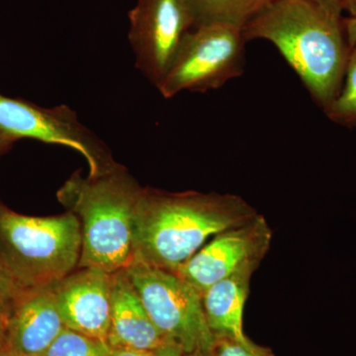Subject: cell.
<instances>
[{
    "instance_id": "obj_21",
    "label": "cell",
    "mask_w": 356,
    "mask_h": 356,
    "mask_svg": "<svg viewBox=\"0 0 356 356\" xmlns=\"http://www.w3.org/2000/svg\"><path fill=\"white\" fill-rule=\"evenodd\" d=\"M344 34L350 48L356 46V17H346L343 19Z\"/></svg>"
},
{
    "instance_id": "obj_6",
    "label": "cell",
    "mask_w": 356,
    "mask_h": 356,
    "mask_svg": "<svg viewBox=\"0 0 356 356\" xmlns=\"http://www.w3.org/2000/svg\"><path fill=\"white\" fill-rule=\"evenodd\" d=\"M149 317L166 339L185 353L209 350L214 336L210 331L202 296L177 274L140 262L125 268Z\"/></svg>"
},
{
    "instance_id": "obj_13",
    "label": "cell",
    "mask_w": 356,
    "mask_h": 356,
    "mask_svg": "<svg viewBox=\"0 0 356 356\" xmlns=\"http://www.w3.org/2000/svg\"><path fill=\"white\" fill-rule=\"evenodd\" d=\"M261 261H248L226 278L208 288L202 295L204 312L214 337L233 339L250 350L270 353L248 339L243 332V315L252 274Z\"/></svg>"
},
{
    "instance_id": "obj_25",
    "label": "cell",
    "mask_w": 356,
    "mask_h": 356,
    "mask_svg": "<svg viewBox=\"0 0 356 356\" xmlns=\"http://www.w3.org/2000/svg\"><path fill=\"white\" fill-rule=\"evenodd\" d=\"M184 356H211V353L209 350L198 348V350L191 351V353H185Z\"/></svg>"
},
{
    "instance_id": "obj_15",
    "label": "cell",
    "mask_w": 356,
    "mask_h": 356,
    "mask_svg": "<svg viewBox=\"0 0 356 356\" xmlns=\"http://www.w3.org/2000/svg\"><path fill=\"white\" fill-rule=\"evenodd\" d=\"M324 112L334 123L356 131V46L350 48L341 90Z\"/></svg>"
},
{
    "instance_id": "obj_10",
    "label": "cell",
    "mask_w": 356,
    "mask_h": 356,
    "mask_svg": "<svg viewBox=\"0 0 356 356\" xmlns=\"http://www.w3.org/2000/svg\"><path fill=\"white\" fill-rule=\"evenodd\" d=\"M65 327L107 343L111 318V274L77 268L55 284Z\"/></svg>"
},
{
    "instance_id": "obj_12",
    "label": "cell",
    "mask_w": 356,
    "mask_h": 356,
    "mask_svg": "<svg viewBox=\"0 0 356 356\" xmlns=\"http://www.w3.org/2000/svg\"><path fill=\"white\" fill-rule=\"evenodd\" d=\"M168 341L149 317L125 269L111 273L109 348L154 351Z\"/></svg>"
},
{
    "instance_id": "obj_7",
    "label": "cell",
    "mask_w": 356,
    "mask_h": 356,
    "mask_svg": "<svg viewBox=\"0 0 356 356\" xmlns=\"http://www.w3.org/2000/svg\"><path fill=\"white\" fill-rule=\"evenodd\" d=\"M0 135L10 142L31 138L72 147L88 161L90 177L120 168L112 163L95 134L79 122L76 112L65 105L42 108L0 95Z\"/></svg>"
},
{
    "instance_id": "obj_19",
    "label": "cell",
    "mask_w": 356,
    "mask_h": 356,
    "mask_svg": "<svg viewBox=\"0 0 356 356\" xmlns=\"http://www.w3.org/2000/svg\"><path fill=\"white\" fill-rule=\"evenodd\" d=\"M312 3L321 7L325 13L331 14L337 18H343V4L341 0H308Z\"/></svg>"
},
{
    "instance_id": "obj_1",
    "label": "cell",
    "mask_w": 356,
    "mask_h": 356,
    "mask_svg": "<svg viewBox=\"0 0 356 356\" xmlns=\"http://www.w3.org/2000/svg\"><path fill=\"white\" fill-rule=\"evenodd\" d=\"M257 214L235 194L143 188L133 219L132 262L175 273L210 238Z\"/></svg>"
},
{
    "instance_id": "obj_16",
    "label": "cell",
    "mask_w": 356,
    "mask_h": 356,
    "mask_svg": "<svg viewBox=\"0 0 356 356\" xmlns=\"http://www.w3.org/2000/svg\"><path fill=\"white\" fill-rule=\"evenodd\" d=\"M108 350V344L65 327L44 356H105Z\"/></svg>"
},
{
    "instance_id": "obj_9",
    "label": "cell",
    "mask_w": 356,
    "mask_h": 356,
    "mask_svg": "<svg viewBox=\"0 0 356 356\" xmlns=\"http://www.w3.org/2000/svg\"><path fill=\"white\" fill-rule=\"evenodd\" d=\"M273 231L261 214L241 226L213 236L175 273L202 296L203 293L252 261H261L270 248Z\"/></svg>"
},
{
    "instance_id": "obj_27",
    "label": "cell",
    "mask_w": 356,
    "mask_h": 356,
    "mask_svg": "<svg viewBox=\"0 0 356 356\" xmlns=\"http://www.w3.org/2000/svg\"><path fill=\"white\" fill-rule=\"evenodd\" d=\"M9 142H10V140H6V138H3L0 135V149H1L2 147L6 146L7 143Z\"/></svg>"
},
{
    "instance_id": "obj_24",
    "label": "cell",
    "mask_w": 356,
    "mask_h": 356,
    "mask_svg": "<svg viewBox=\"0 0 356 356\" xmlns=\"http://www.w3.org/2000/svg\"><path fill=\"white\" fill-rule=\"evenodd\" d=\"M343 10L348 13V17H356V0H341Z\"/></svg>"
},
{
    "instance_id": "obj_11",
    "label": "cell",
    "mask_w": 356,
    "mask_h": 356,
    "mask_svg": "<svg viewBox=\"0 0 356 356\" xmlns=\"http://www.w3.org/2000/svg\"><path fill=\"white\" fill-rule=\"evenodd\" d=\"M55 284L22 290L14 299L6 310L7 350L25 356H44L64 331Z\"/></svg>"
},
{
    "instance_id": "obj_5",
    "label": "cell",
    "mask_w": 356,
    "mask_h": 356,
    "mask_svg": "<svg viewBox=\"0 0 356 356\" xmlns=\"http://www.w3.org/2000/svg\"><path fill=\"white\" fill-rule=\"evenodd\" d=\"M245 39L242 28L207 23L185 35L172 67L158 86L172 98L181 91L206 92L224 86L245 70Z\"/></svg>"
},
{
    "instance_id": "obj_2",
    "label": "cell",
    "mask_w": 356,
    "mask_h": 356,
    "mask_svg": "<svg viewBox=\"0 0 356 356\" xmlns=\"http://www.w3.org/2000/svg\"><path fill=\"white\" fill-rule=\"evenodd\" d=\"M243 34L273 43L323 110L339 95L350 51L343 18L308 0H270Z\"/></svg>"
},
{
    "instance_id": "obj_22",
    "label": "cell",
    "mask_w": 356,
    "mask_h": 356,
    "mask_svg": "<svg viewBox=\"0 0 356 356\" xmlns=\"http://www.w3.org/2000/svg\"><path fill=\"white\" fill-rule=\"evenodd\" d=\"M105 356H154V351L109 348Z\"/></svg>"
},
{
    "instance_id": "obj_26",
    "label": "cell",
    "mask_w": 356,
    "mask_h": 356,
    "mask_svg": "<svg viewBox=\"0 0 356 356\" xmlns=\"http://www.w3.org/2000/svg\"><path fill=\"white\" fill-rule=\"evenodd\" d=\"M0 356H25V355H19V353H14V351L7 350V348H3V350H0Z\"/></svg>"
},
{
    "instance_id": "obj_8",
    "label": "cell",
    "mask_w": 356,
    "mask_h": 356,
    "mask_svg": "<svg viewBox=\"0 0 356 356\" xmlns=\"http://www.w3.org/2000/svg\"><path fill=\"white\" fill-rule=\"evenodd\" d=\"M129 16L136 65L158 88L195 25L192 0H139Z\"/></svg>"
},
{
    "instance_id": "obj_14",
    "label": "cell",
    "mask_w": 356,
    "mask_h": 356,
    "mask_svg": "<svg viewBox=\"0 0 356 356\" xmlns=\"http://www.w3.org/2000/svg\"><path fill=\"white\" fill-rule=\"evenodd\" d=\"M270 0H192L195 26L225 23L245 27Z\"/></svg>"
},
{
    "instance_id": "obj_18",
    "label": "cell",
    "mask_w": 356,
    "mask_h": 356,
    "mask_svg": "<svg viewBox=\"0 0 356 356\" xmlns=\"http://www.w3.org/2000/svg\"><path fill=\"white\" fill-rule=\"evenodd\" d=\"M21 291L0 259V310L6 311Z\"/></svg>"
},
{
    "instance_id": "obj_17",
    "label": "cell",
    "mask_w": 356,
    "mask_h": 356,
    "mask_svg": "<svg viewBox=\"0 0 356 356\" xmlns=\"http://www.w3.org/2000/svg\"><path fill=\"white\" fill-rule=\"evenodd\" d=\"M211 356H271L270 353H259L245 348L233 339L224 337H214Z\"/></svg>"
},
{
    "instance_id": "obj_4",
    "label": "cell",
    "mask_w": 356,
    "mask_h": 356,
    "mask_svg": "<svg viewBox=\"0 0 356 356\" xmlns=\"http://www.w3.org/2000/svg\"><path fill=\"white\" fill-rule=\"evenodd\" d=\"M81 222L74 213L38 218L0 205V259L20 290L48 286L76 270Z\"/></svg>"
},
{
    "instance_id": "obj_23",
    "label": "cell",
    "mask_w": 356,
    "mask_h": 356,
    "mask_svg": "<svg viewBox=\"0 0 356 356\" xmlns=\"http://www.w3.org/2000/svg\"><path fill=\"white\" fill-rule=\"evenodd\" d=\"M6 311L0 310V350L6 348Z\"/></svg>"
},
{
    "instance_id": "obj_3",
    "label": "cell",
    "mask_w": 356,
    "mask_h": 356,
    "mask_svg": "<svg viewBox=\"0 0 356 356\" xmlns=\"http://www.w3.org/2000/svg\"><path fill=\"white\" fill-rule=\"evenodd\" d=\"M143 188L121 168L97 177L72 175L58 198L81 222L77 268L109 274L132 262L133 219Z\"/></svg>"
},
{
    "instance_id": "obj_20",
    "label": "cell",
    "mask_w": 356,
    "mask_h": 356,
    "mask_svg": "<svg viewBox=\"0 0 356 356\" xmlns=\"http://www.w3.org/2000/svg\"><path fill=\"white\" fill-rule=\"evenodd\" d=\"M154 356H184V350L179 344L168 339L158 350H154Z\"/></svg>"
}]
</instances>
